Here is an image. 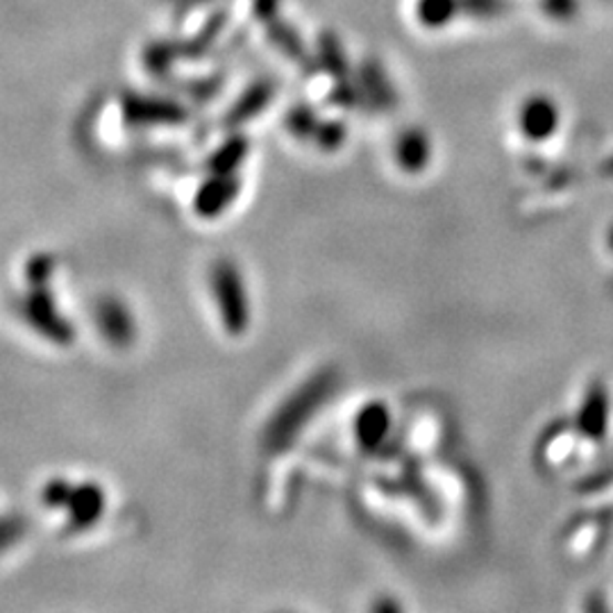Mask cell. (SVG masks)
Returning a JSON list of instances; mask_svg holds the SVG:
<instances>
[{"mask_svg": "<svg viewBox=\"0 0 613 613\" xmlns=\"http://www.w3.org/2000/svg\"><path fill=\"white\" fill-rule=\"evenodd\" d=\"M522 127L530 137L546 139L548 135H552V129L557 127V110L546 98L530 101L528 107L522 110Z\"/></svg>", "mask_w": 613, "mask_h": 613, "instance_id": "1", "label": "cell"}, {"mask_svg": "<svg viewBox=\"0 0 613 613\" xmlns=\"http://www.w3.org/2000/svg\"><path fill=\"white\" fill-rule=\"evenodd\" d=\"M216 291H218V300H221V306L226 312V319L232 325H243V304H239L241 300V287L239 280L232 271V267H221L218 271V280H216Z\"/></svg>", "mask_w": 613, "mask_h": 613, "instance_id": "2", "label": "cell"}, {"mask_svg": "<svg viewBox=\"0 0 613 613\" xmlns=\"http://www.w3.org/2000/svg\"><path fill=\"white\" fill-rule=\"evenodd\" d=\"M606 396L602 388H593L589 393V398L582 407V414H580V427L584 429L586 436H591V439H602L604 436V429H606Z\"/></svg>", "mask_w": 613, "mask_h": 613, "instance_id": "3", "label": "cell"}, {"mask_svg": "<svg viewBox=\"0 0 613 613\" xmlns=\"http://www.w3.org/2000/svg\"><path fill=\"white\" fill-rule=\"evenodd\" d=\"M455 0H420L418 17L427 25H441L453 19Z\"/></svg>", "mask_w": 613, "mask_h": 613, "instance_id": "4", "label": "cell"}, {"mask_svg": "<svg viewBox=\"0 0 613 613\" xmlns=\"http://www.w3.org/2000/svg\"><path fill=\"white\" fill-rule=\"evenodd\" d=\"M386 425H388L386 412L382 407H368L364 412V416L360 418V434L364 436L368 444H377L384 436Z\"/></svg>", "mask_w": 613, "mask_h": 613, "instance_id": "5", "label": "cell"}]
</instances>
